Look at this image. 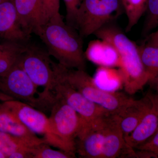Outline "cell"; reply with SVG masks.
I'll return each mask as SVG.
<instances>
[{"label": "cell", "mask_w": 158, "mask_h": 158, "mask_svg": "<svg viewBox=\"0 0 158 158\" xmlns=\"http://www.w3.org/2000/svg\"><path fill=\"white\" fill-rule=\"evenodd\" d=\"M34 34L44 44L49 55L59 64L69 69L85 70L83 38L76 29L64 21L60 13L40 26Z\"/></svg>", "instance_id": "6da1fadb"}, {"label": "cell", "mask_w": 158, "mask_h": 158, "mask_svg": "<svg viewBox=\"0 0 158 158\" xmlns=\"http://www.w3.org/2000/svg\"><path fill=\"white\" fill-rule=\"evenodd\" d=\"M99 39L113 44L120 58L119 70L123 78V87L128 94H135L149 83L138 50V46L118 28L104 26L94 34Z\"/></svg>", "instance_id": "7a4b0ae2"}, {"label": "cell", "mask_w": 158, "mask_h": 158, "mask_svg": "<svg viewBox=\"0 0 158 158\" xmlns=\"http://www.w3.org/2000/svg\"><path fill=\"white\" fill-rule=\"evenodd\" d=\"M52 65L54 73L52 94L54 98L63 101L77 113L82 119V127L95 124L113 115L72 87L64 76L62 65L52 61Z\"/></svg>", "instance_id": "3957f363"}, {"label": "cell", "mask_w": 158, "mask_h": 158, "mask_svg": "<svg viewBox=\"0 0 158 158\" xmlns=\"http://www.w3.org/2000/svg\"><path fill=\"white\" fill-rule=\"evenodd\" d=\"M62 66L64 76L72 87L112 114L117 115L133 100L125 94L106 91L98 88L94 82L93 78L85 70Z\"/></svg>", "instance_id": "277c9868"}, {"label": "cell", "mask_w": 158, "mask_h": 158, "mask_svg": "<svg viewBox=\"0 0 158 158\" xmlns=\"http://www.w3.org/2000/svg\"><path fill=\"white\" fill-rule=\"evenodd\" d=\"M123 11L121 0H82L75 28L83 38L88 37L109 24Z\"/></svg>", "instance_id": "5b68a950"}, {"label": "cell", "mask_w": 158, "mask_h": 158, "mask_svg": "<svg viewBox=\"0 0 158 158\" xmlns=\"http://www.w3.org/2000/svg\"><path fill=\"white\" fill-rule=\"evenodd\" d=\"M52 61L47 52L27 44L18 62L37 87L44 88L39 97L47 103L52 99L51 90L54 73Z\"/></svg>", "instance_id": "8992f818"}, {"label": "cell", "mask_w": 158, "mask_h": 158, "mask_svg": "<svg viewBox=\"0 0 158 158\" xmlns=\"http://www.w3.org/2000/svg\"><path fill=\"white\" fill-rule=\"evenodd\" d=\"M50 111L49 118L54 132L67 152L75 155L76 139L82 127L81 118L66 103L55 98Z\"/></svg>", "instance_id": "52a82bcc"}, {"label": "cell", "mask_w": 158, "mask_h": 158, "mask_svg": "<svg viewBox=\"0 0 158 158\" xmlns=\"http://www.w3.org/2000/svg\"><path fill=\"white\" fill-rule=\"evenodd\" d=\"M3 102L31 131L42 135L47 144L67 152L65 145L54 132L49 118L41 111L17 100Z\"/></svg>", "instance_id": "ba28073f"}, {"label": "cell", "mask_w": 158, "mask_h": 158, "mask_svg": "<svg viewBox=\"0 0 158 158\" xmlns=\"http://www.w3.org/2000/svg\"><path fill=\"white\" fill-rule=\"evenodd\" d=\"M38 87L18 63L0 77V91L14 100L43 110L42 102L37 97Z\"/></svg>", "instance_id": "9c48e42d"}, {"label": "cell", "mask_w": 158, "mask_h": 158, "mask_svg": "<svg viewBox=\"0 0 158 158\" xmlns=\"http://www.w3.org/2000/svg\"><path fill=\"white\" fill-rule=\"evenodd\" d=\"M137 158L136 152L127 143L119 126L118 117L112 115L105 126L102 158Z\"/></svg>", "instance_id": "30bf717a"}, {"label": "cell", "mask_w": 158, "mask_h": 158, "mask_svg": "<svg viewBox=\"0 0 158 158\" xmlns=\"http://www.w3.org/2000/svg\"><path fill=\"white\" fill-rule=\"evenodd\" d=\"M110 116L80 131L76 139V152L81 157L102 158L105 126Z\"/></svg>", "instance_id": "8fae6325"}, {"label": "cell", "mask_w": 158, "mask_h": 158, "mask_svg": "<svg viewBox=\"0 0 158 158\" xmlns=\"http://www.w3.org/2000/svg\"><path fill=\"white\" fill-rule=\"evenodd\" d=\"M31 35L23 30L12 0L0 3V38L5 42L27 44Z\"/></svg>", "instance_id": "7c38bea8"}, {"label": "cell", "mask_w": 158, "mask_h": 158, "mask_svg": "<svg viewBox=\"0 0 158 158\" xmlns=\"http://www.w3.org/2000/svg\"><path fill=\"white\" fill-rule=\"evenodd\" d=\"M0 131L21 138L34 146L46 143L43 138L29 130L4 102L0 103Z\"/></svg>", "instance_id": "4fadbf2b"}, {"label": "cell", "mask_w": 158, "mask_h": 158, "mask_svg": "<svg viewBox=\"0 0 158 158\" xmlns=\"http://www.w3.org/2000/svg\"><path fill=\"white\" fill-rule=\"evenodd\" d=\"M151 107V102L147 93L141 99H133L120 113L116 115L125 138L132 132Z\"/></svg>", "instance_id": "5bb4252c"}, {"label": "cell", "mask_w": 158, "mask_h": 158, "mask_svg": "<svg viewBox=\"0 0 158 158\" xmlns=\"http://www.w3.org/2000/svg\"><path fill=\"white\" fill-rule=\"evenodd\" d=\"M20 23L25 31L31 35L43 24L41 0H12Z\"/></svg>", "instance_id": "9a60e30c"}, {"label": "cell", "mask_w": 158, "mask_h": 158, "mask_svg": "<svg viewBox=\"0 0 158 158\" xmlns=\"http://www.w3.org/2000/svg\"><path fill=\"white\" fill-rule=\"evenodd\" d=\"M85 58L100 66L119 67L118 51L111 43L99 39L90 41L85 52Z\"/></svg>", "instance_id": "2e32d148"}, {"label": "cell", "mask_w": 158, "mask_h": 158, "mask_svg": "<svg viewBox=\"0 0 158 158\" xmlns=\"http://www.w3.org/2000/svg\"><path fill=\"white\" fill-rule=\"evenodd\" d=\"M158 130V114L152 108L144 115L132 132L125 138L127 143L136 149L151 138Z\"/></svg>", "instance_id": "e0dca14e"}, {"label": "cell", "mask_w": 158, "mask_h": 158, "mask_svg": "<svg viewBox=\"0 0 158 158\" xmlns=\"http://www.w3.org/2000/svg\"><path fill=\"white\" fill-rule=\"evenodd\" d=\"M27 44L9 42L0 44V77L17 64Z\"/></svg>", "instance_id": "ac0fdd59"}, {"label": "cell", "mask_w": 158, "mask_h": 158, "mask_svg": "<svg viewBox=\"0 0 158 158\" xmlns=\"http://www.w3.org/2000/svg\"><path fill=\"white\" fill-rule=\"evenodd\" d=\"M92 78L97 86L106 91L114 92V89L123 85L121 72L113 67L100 66Z\"/></svg>", "instance_id": "d6986e66"}, {"label": "cell", "mask_w": 158, "mask_h": 158, "mask_svg": "<svg viewBox=\"0 0 158 158\" xmlns=\"http://www.w3.org/2000/svg\"><path fill=\"white\" fill-rule=\"evenodd\" d=\"M141 62L152 85L158 77V46L149 43L138 46Z\"/></svg>", "instance_id": "ffe728a7"}, {"label": "cell", "mask_w": 158, "mask_h": 158, "mask_svg": "<svg viewBox=\"0 0 158 158\" xmlns=\"http://www.w3.org/2000/svg\"><path fill=\"white\" fill-rule=\"evenodd\" d=\"M35 147L21 138L0 131V152L7 158H9L11 154L19 151L31 152Z\"/></svg>", "instance_id": "44dd1931"}, {"label": "cell", "mask_w": 158, "mask_h": 158, "mask_svg": "<svg viewBox=\"0 0 158 158\" xmlns=\"http://www.w3.org/2000/svg\"><path fill=\"white\" fill-rule=\"evenodd\" d=\"M148 1V0H121L128 19L126 32L131 31L145 13Z\"/></svg>", "instance_id": "7402d4cb"}, {"label": "cell", "mask_w": 158, "mask_h": 158, "mask_svg": "<svg viewBox=\"0 0 158 158\" xmlns=\"http://www.w3.org/2000/svg\"><path fill=\"white\" fill-rule=\"evenodd\" d=\"M33 158H71L75 157V155L60 150L52 149L46 143L37 145L31 151Z\"/></svg>", "instance_id": "603a6c76"}, {"label": "cell", "mask_w": 158, "mask_h": 158, "mask_svg": "<svg viewBox=\"0 0 158 158\" xmlns=\"http://www.w3.org/2000/svg\"><path fill=\"white\" fill-rule=\"evenodd\" d=\"M145 13L146 19L142 33L147 35L158 27V0H148Z\"/></svg>", "instance_id": "cb8c5ba5"}, {"label": "cell", "mask_w": 158, "mask_h": 158, "mask_svg": "<svg viewBox=\"0 0 158 158\" xmlns=\"http://www.w3.org/2000/svg\"><path fill=\"white\" fill-rule=\"evenodd\" d=\"M60 0H41L43 7V24L54 15L58 14L60 9Z\"/></svg>", "instance_id": "d4e9b609"}, {"label": "cell", "mask_w": 158, "mask_h": 158, "mask_svg": "<svg viewBox=\"0 0 158 158\" xmlns=\"http://www.w3.org/2000/svg\"><path fill=\"white\" fill-rule=\"evenodd\" d=\"M66 9V23L75 28L77 11L81 3L82 0H63Z\"/></svg>", "instance_id": "484cf974"}, {"label": "cell", "mask_w": 158, "mask_h": 158, "mask_svg": "<svg viewBox=\"0 0 158 158\" xmlns=\"http://www.w3.org/2000/svg\"><path fill=\"white\" fill-rule=\"evenodd\" d=\"M136 149L145 152L152 157V154L158 151V130L151 138Z\"/></svg>", "instance_id": "4316f807"}, {"label": "cell", "mask_w": 158, "mask_h": 158, "mask_svg": "<svg viewBox=\"0 0 158 158\" xmlns=\"http://www.w3.org/2000/svg\"><path fill=\"white\" fill-rule=\"evenodd\" d=\"M152 108L158 114V93H148Z\"/></svg>", "instance_id": "83f0119b"}, {"label": "cell", "mask_w": 158, "mask_h": 158, "mask_svg": "<svg viewBox=\"0 0 158 158\" xmlns=\"http://www.w3.org/2000/svg\"><path fill=\"white\" fill-rule=\"evenodd\" d=\"M146 42L158 46V29L155 32L148 35Z\"/></svg>", "instance_id": "f1b7e54d"}, {"label": "cell", "mask_w": 158, "mask_h": 158, "mask_svg": "<svg viewBox=\"0 0 158 158\" xmlns=\"http://www.w3.org/2000/svg\"><path fill=\"white\" fill-rule=\"evenodd\" d=\"M10 100H14L11 98L10 97L7 96L6 94H4L0 91V100L3 101L5 102L6 101Z\"/></svg>", "instance_id": "f546056e"}, {"label": "cell", "mask_w": 158, "mask_h": 158, "mask_svg": "<svg viewBox=\"0 0 158 158\" xmlns=\"http://www.w3.org/2000/svg\"><path fill=\"white\" fill-rule=\"evenodd\" d=\"M152 85L155 86L156 90V93H158V77L156 79V81L153 82Z\"/></svg>", "instance_id": "4dcf8cb0"}, {"label": "cell", "mask_w": 158, "mask_h": 158, "mask_svg": "<svg viewBox=\"0 0 158 158\" xmlns=\"http://www.w3.org/2000/svg\"><path fill=\"white\" fill-rule=\"evenodd\" d=\"M154 158H158V151L152 154Z\"/></svg>", "instance_id": "1f68e13d"}, {"label": "cell", "mask_w": 158, "mask_h": 158, "mask_svg": "<svg viewBox=\"0 0 158 158\" xmlns=\"http://www.w3.org/2000/svg\"><path fill=\"white\" fill-rule=\"evenodd\" d=\"M7 158V157L5 155V154L1 152H0V158Z\"/></svg>", "instance_id": "d6a6232c"}, {"label": "cell", "mask_w": 158, "mask_h": 158, "mask_svg": "<svg viewBox=\"0 0 158 158\" xmlns=\"http://www.w3.org/2000/svg\"><path fill=\"white\" fill-rule=\"evenodd\" d=\"M3 1H4V0H0V3L2 2Z\"/></svg>", "instance_id": "836d02e7"}]
</instances>
